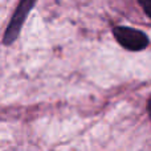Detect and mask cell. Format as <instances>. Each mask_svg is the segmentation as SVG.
I'll list each match as a JSON object with an SVG mask.
<instances>
[{"mask_svg":"<svg viewBox=\"0 0 151 151\" xmlns=\"http://www.w3.org/2000/svg\"><path fill=\"white\" fill-rule=\"evenodd\" d=\"M36 3L37 0H20L19 5L13 11L12 17H11L9 23H8V27L4 32V36H3L1 42L4 45L13 44L19 39L24 23L27 21L29 13H31V11L36 5Z\"/></svg>","mask_w":151,"mask_h":151,"instance_id":"7a4b0ae2","label":"cell"},{"mask_svg":"<svg viewBox=\"0 0 151 151\" xmlns=\"http://www.w3.org/2000/svg\"><path fill=\"white\" fill-rule=\"evenodd\" d=\"M113 36L115 41L130 52H141L147 49L150 44V39L145 32L131 27L117 25L113 28Z\"/></svg>","mask_w":151,"mask_h":151,"instance_id":"6da1fadb","label":"cell"},{"mask_svg":"<svg viewBox=\"0 0 151 151\" xmlns=\"http://www.w3.org/2000/svg\"><path fill=\"white\" fill-rule=\"evenodd\" d=\"M151 0H138V3H139V5H141L142 8H143V11H145V13H146L147 16L150 17V4H151Z\"/></svg>","mask_w":151,"mask_h":151,"instance_id":"3957f363","label":"cell"}]
</instances>
